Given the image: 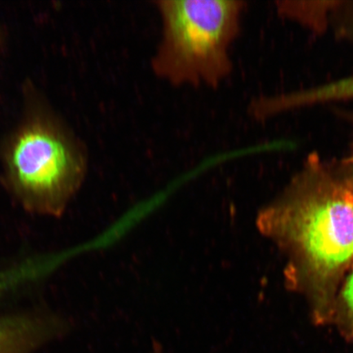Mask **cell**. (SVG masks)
Here are the masks:
<instances>
[{
    "label": "cell",
    "instance_id": "obj_1",
    "mask_svg": "<svg viewBox=\"0 0 353 353\" xmlns=\"http://www.w3.org/2000/svg\"><path fill=\"white\" fill-rule=\"evenodd\" d=\"M256 227L285 255L286 288L306 300L313 325H329L339 287L353 267V161L310 159L259 211Z\"/></svg>",
    "mask_w": 353,
    "mask_h": 353
},
{
    "label": "cell",
    "instance_id": "obj_2",
    "mask_svg": "<svg viewBox=\"0 0 353 353\" xmlns=\"http://www.w3.org/2000/svg\"><path fill=\"white\" fill-rule=\"evenodd\" d=\"M162 37L152 72L172 85L216 88L232 70L230 48L240 32L238 0H157Z\"/></svg>",
    "mask_w": 353,
    "mask_h": 353
},
{
    "label": "cell",
    "instance_id": "obj_3",
    "mask_svg": "<svg viewBox=\"0 0 353 353\" xmlns=\"http://www.w3.org/2000/svg\"><path fill=\"white\" fill-rule=\"evenodd\" d=\"M85 152L50 119H30L17 130L4 156L8 189L30 213L59 217L85 180Z\"/></svg>",
    "mask_w": 353,
    "mask_h": 353
},
{
    "label": "cell",
    "instance_id": "obj_4",
    "mask_svg": "<svg viewBox=\"0 0 353 353\" xmlns=\"http://www.w3.org/2000/svg\"><path fill=\"white\" fill-rule=\"evenodd\" d=\"M350 99H353V76L307 90L292 92L290 95L289 103L293 108H299Z\"/></svg>",
    "mask_w": 353,
    "mask_h": 353
},
{
    "label": "cell",
    "instance_id": "obj_5",
    "mask_svg": "<svg viewBox=\"0 0 353 353\" xmlns=\"http://www.w3.org/2000/svg\"><path fill=\"white\" fill-rule=\"evenodd\" d=\"M329 325L336 328L347 343H353V267L339 287Z\"/></svg>",
    "mask_w": 353,
    "mask_h": 353
},
{
    "label": "cell",
    "instance_id": "obj_6",
    "mask_svg": "<svg viewBox=\"0 0 353 353\" xmlns=\"http://www.w3.org/2000/svg\"><path fill=\"white\" fill-rule=\"evenodd\" d=\"M19 322V321L15 320L0 321V344H1L3 341H6L8 336V334H11L12 330L17 327Z\"/></svg>",
    "mask_w": 353,
    "mask_h": 353
},
{
    "label": "cell",
    "instance_id": "obj_7",
    "mask_svg": "<svg viewBox=\"0 0 353 353\" xmlns=\"http://www.w3.org/2000/svg\"><path fill=\"white\" fill-rule=\"evenodd\" d=\"M151 353H164L163 348L158 343H154Z\"/></svg>",
    "mask_w": 353,
    "mask_h": 353
}]
</instances>
